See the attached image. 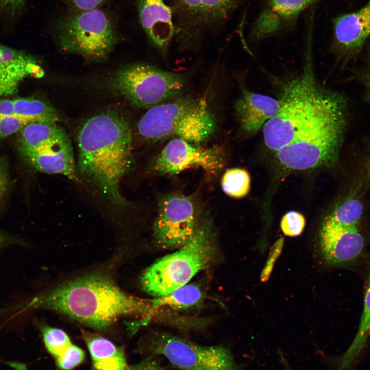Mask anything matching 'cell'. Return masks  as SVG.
Masks as SVG:
<instances>
[{"label":"cell","mask_w":370,"mask_h":370,"mask_svg":"<svg viewBox=\"0 0 370 370\" xmlns=\"http://www.w3.org/2000/svg\"><path fill=\"white\" fill-rule=\"evenodd\" d=\"M216 118L202 98L178 97L150 108L138 122L139 135L151 141L176 136L194 144L213 135Z\"/></svg>","instance_id":"obj_3"},{"label":"cell","mask_w":370,"mask_h":370,"mask_svg":"<svg viewBox=\"0 0 370 370\" xmlns=\"http://www.w3.org/2000/svg\"><path fill=\"white\" fill-rule=\"evenodd\" d=\"M319 245L326 262L342 264L353 262L360 255L364 240L357 226H342L325 218L320 230Z\"/></svg>","instance_id":"obj_13"},{"label":"cell","mask_w":370,"mask_h":370,"mask_svg":"<svg viewBox=\"0 0 370 370\" xmlns=\"http://www.w3.org/2000/svg\"><path fill=\"white\" fill-rule=\"evenodd\" d=\"M310 41L309 39L302 72L282 86L280 108L264 125L265 143L273 151L297 139L315 111L321 86L314 75Z\"/></svg>","instance_id":"obj_4"},{"label":"cell","mask_w":370,"mask_h":370,"mask_svg":"<svg viewBox=\"0 0 370 370\" xmlns=\"http://www.w3.org/2000/svg\"><path fill=\"white\" fill-rule=\"evenodd\" d=\"M221 186L223 191L234 198L245 196L250 189V177L248 172L242 169L227 170L223 176Z\"/></svg>","instance_id":"obj_26"},{"label":"cell","mask_w":370,"mask_h":370,"mask_svg":"<svg viewBox=\"0 0 370 370\" xmlns=\"http://www.w3.org/2000/svg\"><path fill=\"white\" fill-rule=\"evenodd\" d=\"M370 335V264L366 279L362 313L358 330L349 348L340 359L337 370H347L362 350Z\"/></svg>","instance_id":"obj_23"},{"label":"cell","mask_w":370,"mask_h":370,"mask_svg":"<svg viewBox=\"0 0 370 370\" xmlns=\"http://www.w3.org/2000/svg\"><path fill=\"white\" fill-rule=\"evenodd\" d=\"M369 166H370V163H369Z\"/></svg>","instance_id":"obj_39"},{"label":"cell","mask_w":370,"mask_h":370,"mask_svg":"<svg viewBox=\"0 0 370 370\" xmlns=\"http://www.w3.org/2000/svg\"><path fill=\"white\" fill-rule=\"evenodd\" d=\"M56 34L62 49L92 59L106 57L117 41L112 22L98 8L63 18L57 25Z\"/></svg>","instance_id":"obj_7"},{"label":"cell","mask_w":370,"mask_h":370,"mask_svg":"<svg viewBox=\"0 0 370 370\" xmlns=\"http://www.w3.org/2000/svg\"><path fill=\"white\" fill-rule=\"evenodd\" d=\"M281 228L283 233L290 237L297 236L303 232L305 225V219L301 213L290 211L282 217Z\"/></svg>","instance_id":"obj_28"},{"label":"cell","mask_w":370,"mask_h":370,"mask_svg":"<svg viewBox=\"0 0 370 370\" xmlns=\"http://www.w3.org/2000/svg\"><path fill=\"white\" fill-rule=\"evenodd\" d=\"M333 46L338 52H358L370 37V0L358 10L341 14L332 21Z\"/></svg>","instance_id":"obj_15"},{"label":"cell","mask_w":370,"mask_h":370,"mask_svg":"<svg viewBox=\"0 0 370 370\" xmlns=\"http://www.w3.org/2000/svg\"><path fill=\"white\" fill-rule=\"evenodd\" d=\"M288 370H291L290 368H288Z\"/></svg>","instance_id":"obj_38"},{"label":"cell","mask_w":370,"mask_h":370,"mask_svg":"<svg viewBox=\"0 0 370 370\" xmlns=\"http://www.w3.org/2000/svg\"><path fill=\"white\" fill-rule=\"evenodd\" d=\"M83 350L71 344L57 358L58 366L63 370H70L79 365L84 360Z\"/></svg>","instance_id":"obj_29"},{"label":"cell","mask_w":370,"mask_h":370,"mask_svg":"<svg viewBox=\"0 0 370 370\" xmlns=\"http://www.w3.org/2000/svg\"><path fill=\"white\" fill-rule=\"evenodd\" d=\"M322 0H263L262 10L253 24L251 36L260 41L291 29L300 13Z\"/></svg>","instance_id":"obj_14"},{"label":"cell","mask_w":370,"mask_h":370,"mask_svg":"<svg viewBox=\"0 0 370 370\" xmlns=\"http://www.w3.org/2000/svg\"><path fill=\"white\" fill-rule=\"evenodd\" d=\"M347 108L332 104L322 109L301 136L275 151L280 163L296 170L334 165L346 125Z\"/></svg>","instance_id":"obj_5"},{"label":"cell","mask_w":370,"mask_h":370,"mask_svg":"<svg viewBox=\"0 0 370 370\" xmlns=\"http://www.w3.org/2000/svg\"><path fill=\"white\" fill-rule=\"evenodd\" d=\"M241 92L234 104L235 114L242 130L254 134L278 113L281 101L249 91L243 86Z\"/></svg>","instance_id":"obj_17"},{"label":"cell","mask_w":370,"mask_h":370,"mask_svg":"<svg viewBox=\"0 0 370 370\" xmlns=\"http://www.w3.org/2000/svg\"><path fill=\"white\" fill-rule=\"evenodd\" d=\"M4 240V236L0 234V245L3 243Z\"/></svg>","instance_id":"obj_37"},{"label":"cell","mask_w":370,"mask_h":370,"mask_svg":"<svg viewBox=\"0 0 370 370\" xmlns=\"http://www.w3.org/2000/svg\"><path fill=\"white\" fill-rule=\"evenodd\" d=\"M80 11L97 8L105 0H65Z\"/></svg>","instance_id":"obj_34"},{"label":"cell","mask_w":370,"mask_h":370,"mask_svg":"<svg viewBox=\"0 0 370 370\" xmlns=\"http://www.w3.org/2000/svg\"><path fill=\"white\" fill-rule=\"evenodd\" d=\"M51 310L89 327L105 329L120 317L143 316L148 322L154 314L152 299L127 294L102 272L66 281L30 303Z\"/></svg>","instance_id":"obj_1"},{"label":"cell","mask_w":370,"mask_h":370,"mask_svg":"<svg viewBox=\"0 0 370 370\" xmlns=\"http://www.w3.org/2000/svg\"><path fill=\"white\" fill-rule=\"evenodd\" d=\"M137 1L139 20L144 32L157 47H166L175 31L172 11L163 0Z\"/></svg>","instance_id":"obj_19"},{"label":"cell","mask_w":370,"mask_h":370,"mask_svg":"<svg viewBox=\"0 0 370 370\" xmlns=\"http://www.w3.org/2000/svg\"><path fill=\"white\" fill-rule=\"evenodd\" d=\"M82 337L89 351L92 370H127L123 350L100 335L81 329Z\"/></svg>","instance_id":"obj_20"},{"label":"cell","mask_w":370,"mask_h":370,"mask_svg":"<svg viewBox=\"0 0 370 370\" xmlns=\"http://www.w3.org/2000/svg\"><path fill=\"white\" fill-rule=\"evenodd\" d=\"M69 138L57 122H32L20 131L18 140L22 156Z\"/></svg>","instance_id":"obj_22"},{"label":"cell","mask_w":370,"mask_h":370,"mask_svg":"<svg viewBox=\"0 0 370 370\" xmlns=\"http://www.w3.org/2000/svg\"><path fill=\"white\" fill-rule=\"evenodd\" d=\"M44 73L33 57L23 51L0 44V97L16 93L25 79L41 78Z\"/></svg>","instance_id":"obj_16"},{"label":"cell","mask_w":370,"mask_h":370,"mask_svg":"<svg viewBox=\"0 0 370 370\" xmlns=\"http://www.w3.org/2000/svg\"><path fill=\"white\" fill-rule=\"evenodd\" d=\"M363 210V205L359 199L348 197L336 206L326 218L342 226L356 227Z\"/></svg>","instance_id":"obj_25"},{"label":"cell","mask_w":370,"mask_h":370,"mask_svg":"<svg viewBox=\"0 0 370 370\" xmlns=\"http://www.w3.org/2000/svg\"><path fill=\"white\" fill-rule=\"evenodd\" d=\"M202 298V292L198 285L187 284L166 295L153 299V310L155 312L162 307L185 309L198 305Z\"/></svg>","instance_id":"obj_24"},{"label":"cell","mask_w":370,"mask_h":370,"mask_svg":"<svg viewBox=\"0 0 370 370\" xmlns=\"http://www.w3.org/2000/svg\"><path fill=\"white\" fill-rule=\"evenodd\" d=\"M113 84L134 106L150 108L180 94L186 81L180 74L137 63L118 71Z\"/></svg>","instance_id":"obj_8"},{"label":"cell","mask_w":370,"mask_h":370,"mask_svg":"<svg viewBox=\"0 0 370 370\" xmlns=\"http://www.w3.org/2000/svg\"><path fill=\"white\" fill-rule=\"evenodd\" d=\"M0 115L18 118L29 123L59 120L52 106L42 100L29 98L0 100Z\"/></svg>","instance_id":"obj_21"},{"label":"cell","mask_w":370,"mask_h":370,"mask_svg":"<svg viewBox=\"0 0 370 370\" xmlns=\"http://www.w3.org/2000/svg\"><path fill=\"white\" fill-rule=\"evenodd\" d=\"M33 168L44 173L60 174L77 180L73 151L69 138L22 156Z\"/></svg>","instance_id":"obj_18"},{"label":"cell","mask_w":370,"mask_h":370,"mask_svg":"<svg viewBox=\"0 0 370 370\" xmlns=\"http://www.w3.org/2000/svg\"><path fill=\"white\" fill-rule=\"evenodd\" d=\"M149 267L140 278L143 289L155 298L166 295L188 284L214 259L215 245L210 226H197L190 240Z\"/></svg>","instance_id":"obj_6"},{"label":"cell","mask_w":370,"mask_h":370,"mask_svg":"<svg viewBox=\"0 0 370 370\" xmlns=\"http://www.w3.org/2000/svg\"><path fill=\"white\" fill-rule=\"evenodd\" d=\"M42 329L45 346L55 358L72 344L69 336L62 329L47 326H44Z\"/></svg>","instance_id":"obj_27"},{"label":"cell","mask_w":370,"mask_h":370,"mask_svg":"<svg viewBox=\"0 0 370 370\" xmlns=\"http://www.w3.org/2000/svg\"><path fill=\"white\" fill-rule=\"evenodd\" d=\"M29 123H30L18 118L0 115V139L20 132Z\"/></svg>","instance_id":"obj_30"},{"label":"cell","mask_w":370,"mask_h":370,"mask_svg":"<svg viewBox=\"0 0 370 370\" xmlns=\"http://www.w3.org/2000/svg\"><path fill=\"white\" fill-rule=\"evenodd\" d=\"M238 0H174V16L177 30L184 34L197 31L224 21L236 7Z\"/></svg>","instance_id":"obj_12"},{"label":"cell","mask_w":370,"mask_h":370,"mask_svg":"<svg viewBox=\"0 0 370 370\" xmlns=\"http://www.w3.org/2000/svg\"><path fill=\"white\" fill-rule=\"evenodd\" d=\"M197 227L194 203L179 194H168L158 202L153 226L156 244L164 249L179 248L192 237Z\"/></svg>","instance_id":"obj_10"},{"label":"cell","mask_w":370,"mask_h":370,"mask_svg":"<svg viewBox=\"0 0 370 370\" xmlns=\"http://www.w3.org/2000/svg\"><path fill=\"white\" fill-rule=\"evenodd\" d=\"M7 186V178L4 169L0 163V197L4 193Z\"/></svg>","instance_id":"obj_35"},{"label":"cell","mask_w":370,"mask_h":370,"mask_svg":"<svg viewBox=\"0 0 370 370\" xmlns=\"http://www.w3.org/2000/svg\"><path fill=\"white\" fill-rule=\"evenodd\" d=\"M224 165V158L217 147H203L176 138L170 141L157 157L154 169L160 174L173 175L192 167L215 173Z\"/></svg>","instance_id":"obj_11"},{"label":"cell","mask_w":370,"mask_h":370,"mask_svg":"<svg viewBox=\"0 0 370 370\" xmlns=\"http://www.w3.org/2000/svg\"><path fill=\"white\" fill-rule=\"evenodd\" d=\"M26 0H0V12L13 16L20 12Z\"/></svg>","instance_id":"obj_32"},{"label":"cell","mask_w":370,"mask_h":370,"mask_svg":"<svg viewBox=\"0 0 370 370\" xmlns=\"http://www.w3.org/2000/svg\"><path fill=\"white\" fill-rule=\"evenodd\" d=\"M155 357L149 356L141 362L128 367L127 370H164Z\"/></svg>","instance_id":"obj_33"},{"label":"cell","mask_w":370,"mask_h":370,"mask_svg":"<svg viewBox=\"0 0 370 370\" xmlns=\"http://www.w3.org/2000/svg\"><path fill=\"white\" fill-rule=\"evenodd\" d=\"M132 130L127 120L114 112L86 121L78 136L79 171L113 203L124 206L122 178L132 169Z\"/></svg>","instance_id":"obj_2"},{"label":"cell","mask_w":370,"mask_h":370,"mask_svg":"<svg viewBox=\"0 0 370 370\" xmlns=\"http://www.w3.org/2000/svg\"><path fill=\"white\" fill-rule=\"evenodd\" d=\"M149 356L161 355L182 370H239L231 351L222 346H202L164 332H152L142 349Z\"/></svg>","instance_id":"obj_9"},{"label":"cell","mask_w":370,"mask_h":370,"mask_svg":"<svg viewBox=\"0 0 370 370\" xmlns=\"http://www.w3.org/2000/svg\"><path fill=\"white\" fill-rule=\"evenodd\" d=\"M283 245V239H279L274 244L266 265L262 272L261 280L265 282L269 279L272 271L274 264L280 254Z\"/></svg>","instance_id":"obj_31"},{"label":"cell","mask_w":370,"mask_h":370,"mask_svg":"<svg viewBox=\"0 0 370 370\" xmlns=\"http://www.w3.org/2000/svg\"><path fill=\"white\" fill-rule=\"evenodd\" d=\"M365 84L366 86L367 90L368 93V98L370 99V67L368 70V71L366 73V76L365 77Z\"/></svg>","instance_id":"obj_36"}]
</instances>
